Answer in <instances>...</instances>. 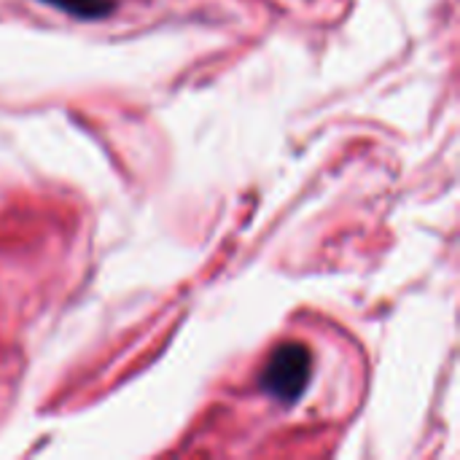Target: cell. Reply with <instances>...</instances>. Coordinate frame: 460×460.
Returning <instances> with one entry per match:
<instances>
[{"label":"cell","instance_id":"obj_1","mask_svg":"<svg viewBox=\"0 0 460 460\" xmlns=\"http://www.w3.org/2000/svg\"><path fill=\"white\" fill-rule=\"evenodd\" d=\"M313 372V356L302 342H286L275 348L270 356L264 372H261V391L280 402V404H294L305 394Z\"/></svg>","mask_w":460,"mask_h":460},{"label":"cell","instance_id":"obj_2","mask_svg":"<svg viewBox=\"0 0 460 460\" xmlns=\"http://www.w3.org/2000/svg\"><path fill=\"white\" fill-rule=\"evenodd\" d=\"M43 3H49L51 8H59L70 16H78V19H100L116 8L113 0H43Z\"/></svg>","mask_w":460,"mask_h":460}]
</instances>
